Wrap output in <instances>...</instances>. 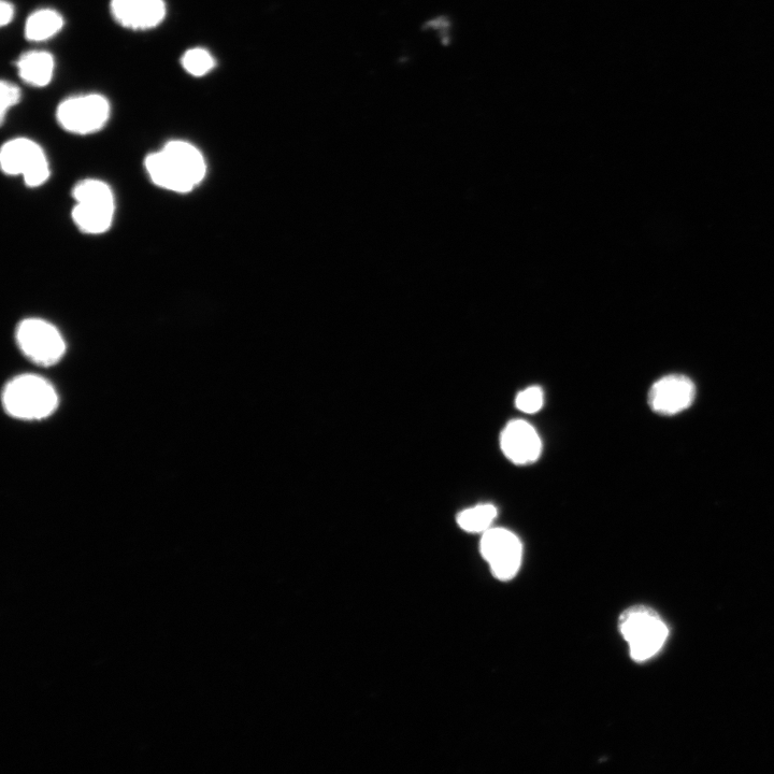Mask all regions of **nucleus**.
I'll list each match as a JSON object with an SVG mask.
<instances>
[{
  "instance_id": "nucleus-15",
  "label": "nucleus",
  "mask_w": 774,
  "mask_h": 774,
  "mask_svg": "<svg viewBox=\"0 0 774 774\" xmlns=\"http://www.w3.org/2000/svg\"><path fill=\"white\" fill-rule=\"evenodd\" d=\"M181 64L193 77H204L215 67V60L211 53L203 48H193L184 53Z\"/></svg>"
},
{
  "instance_id": "nucleus-13",
  "label": "nucleus",
  "mask_w": 774,
  "mask_h": 774,
  "mask_svg": "<svg viewBox=\"0 0 774 774\" xmlns=\"http://www.w3.org/2000/svg\"><path fill=\"white\" fill-rule=\"evenodd\" d=\"M64 27L62 14L52 9H40L27 19L25 38L33 42L47 41L59 34Z\"/></svg>"
},
{
  "instance_id": "nucleus-17",
  "label": "nucleus",
  "mask_w": 774,
  "mask_h": 774,
  "mask_svg": "<svg viewBox=\"0 0 774 774\" xmlns=\"http://www.w3.org/2000/svg\"><path fill=\"white\" fill-rule=\"evenodd\" d=\"M21 97L19 86L6 80L0 83V119H2V123L5 122L7 113L20 103Z\"/></svg>"
},
{
  "instance_id": "nucleus-6",
  "label": "nucleus",
  "mask_w": 774,
  "mask_h": 774,
  "mask_svg": "<svg viewBox=\"0 0 774 774\" xmlns=\"http://www.w3.org/2000/svg\"><path fill=\"white\" fill-rule=\"evenodd\" d=\"M0 164L6 175L22 177L30 188H39L50 177L45 151L28 138H16L5 143L0 151Z\"/></svg>"
},
{
  "instance_id": "nucleus-14",
  "label": "nucleus",
  "mask_w": 774,
  "mask_h": 774,
  "mask_svg": "<svg viewBox=\"0 0 774 774\" xmlns=\"http://www.w3.org/2000/svg\"><path fill=\"white\" fill-rule=\"evenodd\" d=\"M498 515L495 506L481 504L458 513L457 524L465 532L471 534H484L492 528Z\"/></svg>"
},
{
  "instance_id": "nucleus-12",
  "label": "nucleus",
  "mask_w": 774,
  "mask_h": 774,
  "mask_svg": "<svg viewBox=\"0 0 774 774\" xmlns=\"http://www.w3.org/2000/svg\"><path fill=\"white\" fill-rule=\"evenodd\" d=\"M17 66L21 79L35 88H45L54 76V57L46 51H31L23 54Z\"/></svg>"
},
{
  "instance_id": "nucleus-9",
  "label": "nucleus",
  "mask_w": 774,
  "mask_h": 774,
  "mask_svg": "<svg viewBox=\"0 0 774 774\" xmlns=\"http://www.w3.org/2000/svg\"><path fill=\"white\" fill-rule=\"evenodd\" d=\"M696 387L691 379L671 375L659 379L651 387L649 405L658 414L675 415L694 403Z\"/></svg>"
},
{
  "instance_id": "nucleus-4",
  "label": "nucleus",
  "mask_w": 774,
  "mask_h": 774,
  "mask_svg": "<svg viewBox=\"0 0 774 774\" xmlns=\"http://www.w3.org/2000/svg\"><path fill=\"white\" fill-rule=\"evenodd\" d=\"M4 407L12 417L22 420H41L49 417L59 404L53 386L34 375L13 379L5 387Z\"/></svg>"
},
{
  "instance_id": "nucleus-2",
  "label": "nucleus",
  "mask_w": 774,
  "mask_h": 774,
  "mask_svg": "<svg viewBox=\"0 0 774 774\" xmlns=\"http://www.w3.org/2000/svg\"><path fill=\"white\" fill-rule=\"evenodd\" d=\"M620 632L635 662H647L664 647L669 629L656 611L645 606L626 610L619 621Z\"/></svg>"
},
{
  "instance_id": "nucleus-10",
  "label": "nucleus",
  "mask_w": 774,
  "mask_h": 774,
  "mask_svg": "<svg viewBox=\"0 0 774 774\" xmlns=\"http://www.w3.org/2000/svg\"><path fill=\"white\" fill-rule=\"evenodd\" d=\"M505 456L515 465L535 463L541 455L542 442L536 429L523 420L507 424L500 436Z\"/></svg>"
},
{
  "instance_id": "nucleus-11",
  "label": "nucleus",
  "mask_w": 774,
  "mask_h": 774,
  "mask_svg": "<svg viewBox=\"0 0 774 774\" xmlns=\"http://www.w3.org/2000/svg\"><path fill=\"white\" fill-rule=\"evenodd\" d=\"M111 13L121 26L132 31H149L166 17L165 0H111Z\"/></svg>"
},
{
  "instance_id": "nucleus-5",
  "label": "nucleus",
  "mask_w": 774,
  "mask_h": 774,
  "mask_svg": "<svg viewBox=\"0 0 774 774\" xmlns=\"http://www.w3.org/2000/svg\"><path fill=\"white\" fill-rule=\"evenodd\" d=\"M109 100L99 94H86L69 97L56 110V120L64 131L88 136L96 134L106 126L110 119Z\"/></svg>"
},
{
  "instance_id": "nucleus-8",
  "label": "nucleus",
  "mask_w": 774,
  "mask_h": 774,
  "mask_svg": "<svg viewBox=\"0 0 774 774\" xmlns=\"http://www.w3.org/2000/svg\"><path fill=\"white\" fill-rule=\"evenodd\" d=\"M481 555L489 564L493 576L510 581L522 565L523 544L518 536L506 528H491L482 534Z\"/></svg>"
},
{
  "instance_id": "nucleus-16",
  "label": "nucleus",
  "mask_w": 774,
  "mask_h": 774,
  "mask_svg": "<svg viewBox=\"0 0 774 774\" xmlns=\"http://www.w3.org/2000/svg\"><path fill=\"white\" fill-rule=\"evenodd\" d=\"M544 404V394L539 386H530L516 396L515 407L528 414L537 413Z\"/></svg>"
},
{
  "instance_id": "nucleus-18",
  "label": "nucleus",
  "mask_w": 774,
  "mask_h": 774,
  "mask_svg": "<svg viewBox=\"0 0 774 774\" xmlns=\"http://www.w3.org/2000/svg\"><path fill=\"white\" fill-rule=\"evenodd\" d=\"M14 18V7L7 0H2L0 3V24L6 26L11 23Z\"/></svg>"
},
{
  "instance_id": "nucleus-1",
  "label": "nucleus",
  "mask_w": 774,
  "mask_h": 774,
  "mask_svg": "<svg viewBox=\"0 0 774 774\" xmlns=\"http://www.w3.org/2000/svg\"><path fill=\"white\" fill-rule=\"evenodd\" d=\"M145 166L156 186L179 194L195 190L207 174L202 152L183 140L170 141L162 150L148 155Z\"/></svg>"
},
{
  "instance_id": "nucleus-7",
  "label": "nucleus",
  "mask_w": 774,
  "mask_h": 774,
  "mask_svg": "<svg viewBox=\"0 0 774 774\" xmlns=\"http://www.w3.org/2000/svg\"><path fill=\"white\" fill-rule=\"evenodd\" d=\"M17 340L22 352L40 366L59 363L66 351L61 333L45 320L27 319L21 322Z\"/></svg>"
},
{
  "instance_id": "nucleus-3",
  "label": "nucleus",
  "mask_w": 774,
  "mask_h": 774,
  "mask_svg": "<svg viewBox=\"0 0 774 774\" xmlns=\"http://www.w3.org/2000/svg\"><path fill=\"white\" fill-rule=\"evenodd\" d=\"M73 197L76 205L71 217L81 232L99 235L109 231L116 204L107 183L95 179L83 180L75 186Z\"/></svg>"
}]
</instances>
